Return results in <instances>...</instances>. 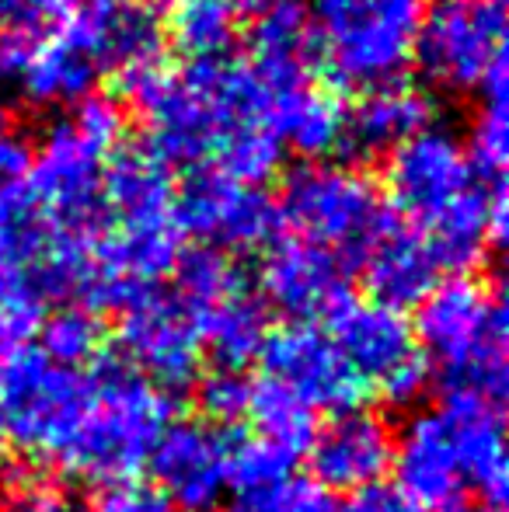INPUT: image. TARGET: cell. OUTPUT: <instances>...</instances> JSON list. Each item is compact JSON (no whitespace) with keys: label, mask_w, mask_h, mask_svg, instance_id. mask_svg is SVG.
I'll return each mask as SVG.
<instances>
[{"label":"cell","mask_w":509,"mask_h":512,"mask_svg":"<svg viewBox=\"0 0 509 512\" xmlns=\"http://www.w3.org/2000/svg\"><path fill=\"white\" fill-rule=\"evenodd\" d=\"M102 203L119 227L171 223L175 178L150 143H119L102 164Z\"/></svg>","instance_id":"obj_19"},{"label":"cell","mask_w":509,"mask_h":512,"mask_svg":"<svg viewBox=\"0 0 509 512\" xmlns=\"http://www.w3.org/2000/svg\"><path fill=\"white\" fill-rule=\"evenodd\" d=\"M28 157H32V150L25 147V140L0 129V185L14 182L21 171H28Z\"/></svg>","instance_id":"obj_42"},{"label":"cell","mask_w":509,"mask_h":512,"mask_svg":"<svg viewBox=\"0 0 509 512\" xmlns=\"http://www.w3.org/2000/svg\"><path fill=\"white\" fill-rule=\"evenodd\" d=\"M363 265H367V290L374 293L377 304L391 310L422 304L440 279V265L426 237L415 227H401L394 220L367 251Z\"/></svg>","instance_id":"obj_22"},{"label":"cell","mask_w":509,"mask_h":512,"mask_svg":"<svg viewBox=\"0 0 509 512\" xmlns=\"http://www.w3.org/2000/svg\"><path fill=\"white\" fill-rule=\"evenodd\" d=\"M478 185L468 150L450 129L426 126L387 154V189L415 230L429 227L447 206Z\"/></svg>","instance_id":"obj_12"},{"label":"cell","mask_w":509,"mask_h":512,"mask_svg":"<svg viewBox=\"0 0 509 512\" xmlns=\"http://www.w3.org/2000/svg\"><path fill=\"white\" fill-rule=\"evenodd\" d=\"M506 307L482 279L454 276L436 283L415 314L412 335L426 363L440 366L443 394L503 405L506 370Z\"/></svg>","instance_id":"obj_3"},{"label":"cell","mask_w":509,"mask_h":512,"mask_svg":"<svg viewBox=\"0 0 509 512\" xmlns=\"http://www.w3.org/2000/svg\"><path fill=\"white\" fill-rule=\"evenodd\" d=\"M234 0H178L171 14V39L192 60H220L238 39Z\"/></svg>","instance_id":"obj_29"},{"label":"cell","mask_w":509,"mask_h":512,"mask_svg":"<svg viewBox=\"0 0 509 512\" xmlns=\"http://www.w3.org/2000/svg\"><path fill=\"white\" fill-rule=\"evenodd\" d=\"M171 272H175V297L192 310L196 324L206 310L224 304L234 293L248 290V276L241 272V265L231 255L206 248V244L182 251Z\"/></svg>","instance_id":"obj_27"},{"label":"cell","mask_w":509,"mask_h":512,"mask_svg":"<svg viewBox=\"0 0 509 512\" xmlns=\"http://www.w3.org/2000/svg\"><path fill=\"white\" fill-rule=\"evenodd\" d=\"M14 74H18L25 98L35 105H81L84 98L95 95L102 81V70L56 28L46 39L28 46Z\"/></svg>","instance_id":"obj_23"},{"label":"cell","mask_w":509,"mask_h":512,"mask_svg":"<svg viewBox=\"0 0 509 512\" xmlns=\"http://www.w3.org/2000/svg\"><path fill=\"white\" fill-rule=\"evenodd\" d=\"M42 321H46V300L28 286H21L4 307H0V356H14V352L28 349L39 335Z\"/></svg>","instance_id":"obj_36"},{"label":"cell","mask_w":509,"mask_h":512,"mask_svg":"<svg viewBox=\"0 0 509 512\" xmlns=\"http://www.w3.org/2000/svg\"><path fill=\"white\" fill-rule=\"evenodd\" d=\"M119 342L126 363L164 394L185 391L199 377L203 335L192 310L175 293L154 286L140 300H133L119 321Z\"/></svg>","instance_id":"obj_10"},{"label":"cell","mask_w":509,"mask_h":512,"mask_svg":"<svg viewBox=\"0 0 509 512\" xmlns=\"http://www.w3.org/2000/svg\"><path fill=\"white\" fill-rule=\"evenodd\" d=\"M265 324V300H258L252 290H241L199 317V335L213 349L220 370H241L262 352L269 335Z\"/></svg>","instance_id":"obj_25"},{"label":"cell","mask_w":509,"mask_h":512,"mask_svg":"<svg viewBox=\"0 0 509 512\" xmlns=\"http://www.w3.org/2000/svg\"><path fill=\"white\" fill-rule=\"evenodd\" d=\"M314 53L339 88L398 84L412 63L426 0H307Z\"/></svg>","instance_id":"obj_4"},{"label":"cell","mask_w":509,"mask_h":512,"mask_svg":"<svg viewBox=\"0 0 509 512\" xmlns=\"http://www.w3.org/2000/svg\"><path fill=\"white\" fill-rule=\"evenodd\" d=\"M426 384H429V363H426V356H415L412 363L401 366V370L387 380L381 387V394H384L387 405L401 408V405H412V401L426 391Z\"/></svg>","instance_id":"obj_40"},{"label":"cell","mask_w":509,"mask_h":512,"mask_svg":"<svg viewBox=\"0 0 509 512\" xmlns=\"http://www.w3.org/2000/svg\"><path fill=\"white\" fill-rule=\"evenodd\" d=\"M325 321V335L332 338L339 356L353 366V373L370 391H381L401 366L422 356L405 314L377 304V300H360L342 293L325 310Z\"/></svg>","instance_id":"obj_15"},{"label":"cell","mask_w":509,"mask_h":512,"mask_svg":"<svg viewBox=\"0 0 509 512\" xmlns=\"http://www.w3.org/2000/svg\"><path fill=\"white\" fill-rule=\"evenodd\" d=\"M293 471V457L265 439H241L227 453V485L234 492H252V488H269L286 481Z\"/></svg>","instance_id":"obj_32"},{"label":"cell","mask_w":509,"mask_h":512,"mask_svg":"<svg viewBox=\"0 0 509 512\" xmlns=\"http://www.w3.org/2000/svg\"><path fill=\"white\" fill-rule=\"evenodd\" d=\"M248 418L255 422L258 439L286 450L293 460L311 450L314 436H318V418H314V411L269 377L252 380Z\"/></svg>","instance_id":"obj_26"},{"label":"cell","mask_w":509,"mask_h":512,"mask_svg":"<svg viewBox=\"0 0 509 512\" xmlns=\"http://www.w3.org/2000/svg\"><path fill=\"white\" fill-rule=\"evenodd\" d=\"M311 474L328 492H360L377 485L394 460V432L377 411H342L314 436Z\"/></svg>","instance_id":"obj_16"},{"label":"cell","mask_w":509,"mask_h":512,"mask_svg":"<svg viewBox=\"0 0 509 512\" xmlns=\"http://www.w3.org/2000/svg\"><path fill=\"white\" fill-rule=\"evenodd\" d=\"M42 356L63 370H81L102 356L105 328L95 310L88 307H63L53 317H46L39 328Z\"/></svg>","instance_id":"obj_31"},{"label":"cell","mask_w":509,"mask_h":512,"mask_svg":"<svg viewBox=\"0 0 509 512\" xmlns=\"http://www.w3.org/2000/svg\"><path fill=\"white\" fill-rule=\"evenodd\" d=\"M224 432L199 418H175L150 450V471L175 512H213L227 492Z\"/></svg>","instance_id":"obj_14"},{"label":"cell","mask_w":509,"mask_h":512,"mask_svg":"<svg viewBox=\"0 0 509 512\" xmlns=\"http://www.w3.org/2000/svg\"><path fill=\"white\" fill-rule=\"evenodd\" d=\"M171 223L217 251H258L276 241L279 209L255 185H241L217 168H199L175 192Z\"/></svg>","instance_id":"obj_9"},{"label":"cell","mask_w":509,"mask_h":512,"mask_svg":"<svg viewBox=\"0 0 509 512\" xmlns=\"http://www.w3.org/2000/svg\"><path fill=\"white\" fill-rule=\"evenodd\" d=\"M231 512H339L328 488L314 478H286L269 488L238 492Z\"/></svg>","instance_id":"obj_34"},{"label":"cell","mask_w":509,"mask_h":512,"mask_svg":"<svg viewBox=\"0 0 509 512\" xmlns=\"http://www.w3.org/2000/svg\"><path fill=\"white\" fill-rule=\"evenodd\" d=\"M220 161L213 168L220 175L234 178L241 185H262L272 171L279 168V157H283V143L269 133V129H245L238 133L224 150H220Z\"/></svg>","instance_id":"obj_33"},{"label":"cell","mask_w":509,"mask_h":512,"mask_svg":"<svg viewBox=\"0 0 509 512\" xmlns=\"http://www.w3.org/2000/svg\"><path fill=\"white\" fill-rule=\"evenodd\" d=\"M56 244V227L46 209L18 182L0 185V258L28 272Z\"/></svg>","instance_id":"obj_28"},{"label":"cell","mask_w":509,"mask_h":512,"mask_svg":"<svg viewBox=\"0 0 509 512\" xmlns=\"http://www.w3.org/2000/svg\"><path fill=\"white\" fill-rule=\"evenodd\" d=\"M262 370L269 380L304 401L311 411H353L367 401L370 387L339 356L332 338L314 324H290L265 335Z\"/></svg>","instance_id":"obj_11"},{"label":"cell","mask_w":509,"mask_h":512,"mask_svg":"<svg viewBox=\"0 0 509 512\" xmlns=\"http://www.w3.org/2000/svg\"><path fill=\"white\" fill-rule=\"evenodd\" d=\"M433 102L429 95L405 84H387L377 91H363V98L342 119L339 150L349 161H377L381 154L398 150L408 136L429 126Z\"/></svg>","instance_id":"obj_20"},{"label":"cell","mask_w":509,"mask_h":512,"mask_svg":"<svg viewBox=\"0 0 509 512\" xmlns=\"http://www.w3.org/2000/svg\"><path fill=\"white\" fill-rule=\"evenodd\" d=\"M0 453H4V422H0Z\"/></svg>","instance_id":"obj_46"},{"label":"cell","mask_w":509,"mask_h":512,"mask_svg":"<svg viewBox=\"0 0 509 512\" xmlns=\"http://www.w3.org/2000/svg\"><path fill=\"white\" fill-rule=\"evenodd\" d=\"M248 394L252 380L241 377V370H213L199 384V408L210 422L234 425L248 415Z\"/></svg>","instance_id":"obj_37"},{"label":"cell","mask_w":509,"mask_h":512,"mask_svg":"<svg viewBox=\"0 0 509 512\" xmlns=\"http://www.w3.org/2000/svg\"><path fill=\"white\" fill-rule=\"evenodd\" d=\"M482 108H478L475 122H471V140H468V161L475 168V175L492 178V182H503L506 168V60H499L489 70V77L482 81Z\"/></svg>","instance_id":"obj_30"},{"label":"cell","mask_w":509,"mask_h":512,"mask_svg":"<svg viewBox=\"0 0 509 512\" xmlns=\"http://www.w3.org/2000/svg\"><path fill=\"white\" fill-rule=\"evenodd\" d=\"M398 492L419 509H443L457 502L464 481L457 464V436L447 411H419L394 439Z\"/></svg>","instance_id":"obj_17"},{"label":"cell","mask_w":509,"mask_h":512,"mask_svg":"<svg viewBox=\"0 0 509 512\" xmlns=\"http://www.w3.org/2000/svg\"><path fill=\"white\" fill-rule=\"evenodd\" d=\"M4 512H84L77 506L70 495L56 492V488H46V485H25L11 495Z\"/></svg>","instance_id":"obj_41"},{"label":"cell","mask_w":509,"mask_h":512,"mask_svg":"<svg viewBox=\"0 0 509 512\" xmlns=\"http://www.w3.org/2000/svg\"><path fill=\"white\" fill-rule=\"evenodd\" d=\"M109 154L112 147L84 133L74 115H63L28 157L25 189L60 234L91 248L109 234V209L102 203V164Z\"/></svg>","instance_id":"obj_7"},{"label":"cell","mask_w":509,"mask_h":512,"mask_svg":"<svg viewBox=\"0 0 509 512\" xmlns=\"http://www.w3.org/2000/svg\"><path fill=\"white\" fill-rule=\"evenodd\" d=\"M21 286H25V272L14 269L11 262H4V258H0V307H4L7 300L21 290Z\"/></svg>","instance_id":"obj_43"},{"label":"cell","mask_w":509,"mask_h":512,"mask_svg":"<svg viewBox=\"0 0 509 512\" xmlns=\"http://www.w3.org/2000/svg\"><path fill=\"white\" fill-rule=\"evenodd\" d=\"M238 4V11H248V14H262L269 11L272 4H279V0H234Z\"/></svg>","instance_id":"obj_44"},{"label":"cell","mask_w":509,"mask_h":512,"mask_svg":"<svg viewBox=\"0 0 509 512\" xmlns=\"http://www.w3.org/2000/svg\"><path fill=\"white\" fill-rule=\"evenodd\" d=\"M98 512H175L164 492L157 485H143V481H123V485L105 488L98 499Z\"/></svg>","instance_id":"obj_38"},{"label":"cell","mask_w":509,"mask_h":512,"mask_svg":"<svg viewBox=\"0 0 509 512\" xmlns=\"http://www.w3.org/2000/svg\"><path fill=\"white\" fill-rule=\"evenodd\" d=\"M88 401V373L49 363L35 345L7 356L0 366L4 439H11L28 457H42L56 464L81 429Z\"/></svg>","instance_id":"obj_6"},{"label":"cell","mask_w":509,"mask_h":512,"mask_svg":"<svg viewBox=\"0 0 509 512\" xmlns=\"http://www.w3.org/2000/svg\"><path fill=\"white\" fill-rule=\"evenodd\" d=\"M443 411L454 422L464 488H475L482 495V506L499 509L509 492L503 411L489 401L468 398V394H443Z\"/></svg>","instance_id":"obj_21"},{"label":"cell","mask_w":509,"mask_h":512,"mask_svg":"<svg viewBox=\"0 0 509 512\" xmlns=\"http://www.w3.org/2000/svg\"><path fill=\"white\" fill-rule=\"evenodd\" d=\"M129 102L150 129V147L164 164H203L245 129H269L272 95L252 63L192 60L185 70L164 63L123 77Z\"/></svg>","instance_id":"obj_1"},{"label":"cell","mask_w":509,"mask_h":512,"mask_svg":"<svg viewBox=\"0 0 509 512\" xmlns=\"http://www.w3.org/2000/svg\"><path fill=\"white\" fill-rule=\"evenodd\" d=\"M342 512H422V509L415 506V502H408L394 485L377 481V485H367V488H360V492L349 495V502L342 506Z\"/></svg>","instance_id":"obj_39"},{"label":"cell","mask_w":509,"mask_h":512,"mask_svg":"<svg viewBox=\"0 0 509 512\" xmlns=\"http://www.w3.org/2000/svg\"><path fill=\"white\" fill-rule=\"evenodd\" d=\"M0 119H4V91H0Z\"/></svg>","instance_id":"obj_47"},{"label":"cell","mask_w":509,"mask_h":512,"mask_svg":"<svg viewBox=\"0 0 509 512\" xmlns=\"http://www.w3.org/2000/svg\"><path fill=\"white\" fill-rule=\"evenodd\" d=\"M258 283L262 297L290 317L325 314L346 293L339 258L300 237H276L265 248Z\"/></svg>","instance_id":"obj_18"},{"label":"cell","mask_w":509,"mask_h":512,"mask_svg":"<svg viewBox=\"0 0 509 512\" xmlns=\"http://www.w3.org/2000/svg\"><path fill=\"white\" fill-rule=\"evenodd\" d=\"M91 401L81 429L56 464L91 485H123L147 467L161 432L175 422V398L126 359L98 356L88 370Z\"/></svg>","instance_id":"obj_2"},{"label":"cell","mask_w":509,"mask_h":512,"mask_svg":"<svg viewBox=\"0 0 509 512\" xmlns=\"http://www.w3.org/2000/svg\"><path fill=\"white\" fill-rule=\"evenodd\" d=\"M70 14V0H0V35L39 42Z\"/></svg>","instance_id":"obj_35"},{"label":"cell","mask_w":509,"mask_h":512,"mask_svg":"<svg viewBox=\"0 0 509 512\" xmlns=\"http://www.w3.org/2000/svg\"><path fill=\"white\" fill-rule=\"evenodd\" d=\"M503 0H440L415 35L412 60L433 88L450 95L478 91L503 56Z\"/></svg>","instance_id":"obj_8"},{"label":"cell","mask_w":509,"mask_h":512,"mask_svg":"<svg viewBox=\"0 0 509 512\" xmlns=\"http://www.w3.org/2000/svg\"><path fill=\"white\" fill-rule=\"evenodd\" d=\"M342 119H346V108L335 95L307 84L304 91L283 98L272 108L269 129L279 143H293L300 154L307 157H321L339 150V136H342Z\"/></svg>","instance_id":"obj_24"},{"label":"cell","mask_w":509,"mask_h":512,"mask_svg":"<svg viewBox=\"0 0 509 512\" xmlns=\"http://www.w3.org/2000/svg\"><path fill=\"white\" fill-rule=\"evenodd\" d=\"M276 209L279 223H290L300 241L332 251L339 262H363L394 220L363 171L332 161H304L286 171Z\"/></svg>","instance_id":"obj_5"},{"label":"cell","mask_w":509,"mask_h":512,"mask_svg":"<svg viewBox=\"0 0 509 512\" xmlns=\"http://www.w3.org/2000/svg\"><path fill=\"white\" fill-rule=\"evenodd\" d=\"M98 70L129 77L161 63L164 25L150 0H84L56 25Z\"/></svg>","instance_id":"obj_13"},{"label":"cell","mask_w":509,"mask_h":512,"mask_svg":"<svg viewBox=\"0 0 509 512\" xmlns=\"http://www.w3.org/2000/svg\"><path fill=\"white\" fill-rule=\"evenodd\" d=\"M440 512H499V509H489V506H475V502H450V506H443Z\"/></svg>","instance_id":"obj_45"}]
</instances>
